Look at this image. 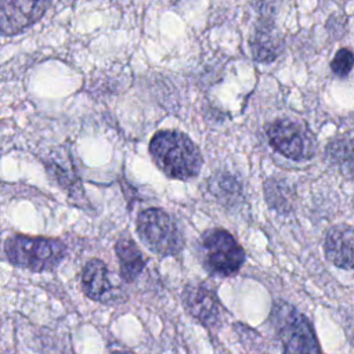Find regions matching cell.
<instances>
[{
	"label": "cell",
	"instance_id": "1",
	"mask_svg": "<svg viewBox=\"0 0 354 354\" xmlns=\"http://www.w3.org/2000/svg\"><path fill=\"white\" fill-rule=\"evenodd\" d=\"M149 153L167 177L177 180L196 177L203 163L196 144L177 130L158 131L149 142Z\"/></svg>",
	"mask_w": 354,
	"mask_h": 354
},
{
	"label": "cell",
	"instance_id": "2",
	"mask_svg": "<svg viewBox=\"0 0 354 354\" xmlns=\"http://www.w3.org/2000/svg\"><path fill=\"white\" fill-rule=\"evenodd\" d=\"M7 259L18 267L32 271L54 270L65 257V245L54 238L12 235L6 241Z\"/></svg>",
	"mask_w": 354,
	"mask_h": 354
},
{
	"label": "cell",
	"instance_id": "3",
	"mask_svg": "<svg viewBox=\"0 0 354 354\" xmlns=\"http://www.w3.org/2000/svg\"><path fill=\"white\" fill-rule=\"evenodd\" d=\"M199 257L210 274L230 277L243 264L245 252L228 231L214 228L202 235Z\"/></svg>",
	"mask_w": 354,
	"mask_h": 354
},
{
	"label": "cell",
	"instance_id": "4",
	"mask_svg": "<svg viewBox=\"0 0 354 354\" xmlns=\"http://www.w3.org/2000/svg\"><path fill=\"white\" fill-rule=\"evenodd\" d=\"M272 319L282 342V354H321L310 321L286 303H278Z\"/></svg>",
	"mask_w": 354,
	"mask_h": 354
},
{
	"label": "cell",
	"instance_id": "5",
	"mask_svg": "<svg viewBox=\"0 0 354 354\" xmlns=\"http://www.w3.org/2000/svg\"><path fill=\"white\" fill-rule=\"evenodd\" d=\"M137 232L141 242L158 256H174L183 248V235L162 209L142 210L137 217Z\"/></svg>",
	"mask_w": 354,
	"mask_h": 354
},
{
	"label": "cell",
	"instance_id": "6",
	"mask_svg": "<svg viewBox=\"0 0 354 354\" xmlns=\"http://www.w3.org/2000/svg\"><path fill=\"white\" fill-rule=\"evenodd\" d=\"M270 144L283 156L293 160H306L314 156L317 142L313 133L303 124L279 119L267 127Z\"/></svg>",
	"mask_w": 354,
	"mask_h": 354
},
{
	"label": "cell",
	"instance_id": "7",
	"mask_svg": "<svg viewBox=\"0 0 354 354\" xmlns=\"http://www.w3.org/2000/svg\"><path fill=\"white\" fill-rule=\"evenodd\" d=\"M48 7V1H0V35L22 32L37 22Z\"/></svg>",
	"mask_w": 354,
	"mask_h": 354
},
{
	"label": "cell",
	"instance_id": "8",
	"mask_svg": "<svg viewBox=\"0 0 354 354\" xmlns=\"http://www.w3.org/2000/svg\"><path fill=\"white\" fill-rule=\"evenodd\" d=\"M325 254L336 267L354 268V228L346 224L335 225L325 238Z\"/></svg>",
	"mask_w": 354,
	"mask_h": 354
},
{
	"label": "cell",
	"instance_id": "9",
	"mask_svg": "<svg viewBox=\"0 0 354 354\" xmlns=\"http://www.w3.org/2000/svg\"><path fill=\"white\" fill-rule=\"evenodd\" d=\"M46 167L51 177L73 198H82V184L73 166L69 152L64 147L54 148L46 160Z\"/></svg>",
	"mask_w": 354,
	"mask_h": 354
},
{
	"label": "cell",
	"instance_id": "10",
	"mask_svg": "<svg viewBox=\"0 0 354 354\" xmlns=\"http://www.w3.org/2000/svg\"><path fill=\"white\" fill-rule=\"evenodd\" d=\"M183 297L187 310L203 325L210 326L220 319V304L217 297L206 286H187Z\"/></svg>",
	"mask_w": 354,
	"mask_h": 354
},
{
	"label": "cell",
	"instance_id": "11",
	"mask_svg": "<svg viewBox=\"0 0 354 354\" xmlns=\"http://www.w3.org/2000/svg\"><path fill=\"white\" fill-rule=\"evenodd\" d=\"M82 288L86 296L95 301H106L112 297L113 288L104 261L100 259H91L84 264L82 272Z\"/></svg>",
	"mask_w": 354,
	"mask_h": 354
},
{
	"label": "cell",
	"instance_id": "12",
	"mask_svg": "<svg viewBox=\"0 0 354 354\" xmlns=\"http://www.w3.org/2000/svg\"><path fill=\"white\" fill-rule=\"evenodd\" d=\"M115 252L119 260L122 278L126 282H133L145 266L144 256L137 243L129 235H122L115 243Z\"/></svg>",
	"mask_w": 354,
	"mask_h": 354
},
{
	"label": "cell",
	"instance_id": "13",
	"mask_svg": "<svg viewBox=\"0 0 354 354\" xmlns=\"http://www.w3.org/2000/svg\"><path fill=\"white\" fill-rule=\"evenodd\" d=\"M250 48L257 61L270 62L275 59L281 51V39L271 25L261 24L256 28L250 39Z\"/></svg>",
	"mask_w": 354,
	"mask_h": 354
},
{
	"label": "cell",
	"instance_id": "14",
	"mask_svg": "<svg viewBox=\"0 0 354 354\" xmlns=\"http://www.w3.org/2000/svg\"><path fill=\"white\" fill-rule=\"evenodd\" d=\"M326 159L340 174L354 178V140L340 137L329 142Z\"/></svg>",
	"mask_w": 354,
	"mask_h": 354
},
{
	"label": "cell",
	"instance_id": "15",
	"mask_svg": "<svg viewBox=\"0 0 354 354\" xmlns=\"http://www.w3.org/2000/svg\"><path fill=\"white\" fill-rule=\"evenodd\" d=\"M354 66V54L348 48H342L336 53L330 62V69L337 76H346Z\"/></svg>",
	"mask_w": 354,
	"mask_h": 354
},
{
	"label": "cell",
	"instance_id": "16",
	"mask_svg": "<svg viewBox=\"0 0 354 354\" xmlns=\"http://www.w3.org/2000/svg\"><path fill=\"white\" fill-rule=\"evenodd\" d=\"M112 354H133V353H129V351H115Z\"/></svg>",
	"mask_w": 354,
	"mask_h": 354
}]
</instances>
